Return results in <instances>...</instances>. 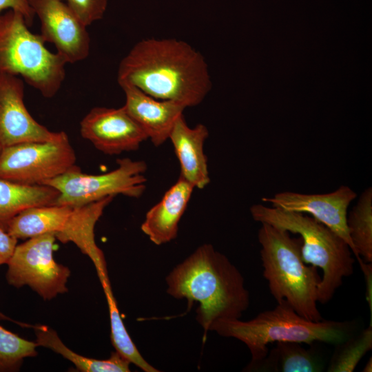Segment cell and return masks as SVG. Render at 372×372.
Segmentation results:
<instances>
[{"instance_id": "1", "label": "cell", "mask_w": 372, "mask_h": 372, "mask_svg": "<svg viewBox=\"0 0 372 372\" xmlns=\"http://www.w3.org/2000/svg\"><path fill=\"white\" fill-rule=\"evenodd\" d=\"M117 81L134 85L160 100L194 107L211 88L208 65L203 54L176 39H142L121 61Z\"/></svg>"}, {"instance_id": "7", "label": "cell", "mask_w": 372, "mask_h": 372, "mask_svg": "<svg viewBox=\"0 0 372 372\" xmlns=\"http://www.w3.org/2000/svg\"><path fill=\"white\" fill-rule=\"evenodd\" d=\"M116 162L117 167L105 174H84L77 166L43 185L51 186L59 192L54 205L78 207L118 194L141 197L146 189V163L129 158Z\"/></svg>"}, {"instance_id": "8", "label": "cell", "mask_w": 372, "mask_h": 372, "mask_svg": "<svg viewBox=\"0 0 372 372\" xmlns=\"http://www.w3.org/2000/svg\"><path fill=\"white\" fill-rule=\"evenodd\" d=\"M76 156L68 134L54 140L31 141L3 147L0 178L25 185H43L76 167Z\"/></svg>"}, {"instance_id": "4", "label": "cell", "mask_w": 372, "mask_h": 372, "mask_svg": "<svg viewBox=\"0 0 372 372\" xmlns=\"http://www.w3.org/2000/svg\"><path fill=\"white\" fill-rule=\"evenodd\" d=\"M258 240L263 276L277 303L286 302L309 320H322L317 306L321 277L316 267L303 261L300 238H292L286 230L261 223Z\"/></svg>"}, {"instance_id": "21", "label": "cell", "mask_w": 372, "mask_h": 372, "mask_svg": "<svg viewBox=\"0 0 372 372\" xmlns=\"http://www.w3.org/2000/svg\"><path fill=\"white\" fill-rule=\"evenodd\" d=\"M35 342L39 347L48 348L70 361L83 372H129L130 362L116 351L107 360H96L79 355L66 347L57 333L49 327H34Z\"/></svg>"}, {"instance_id": "18", "label": "cell", "mask_w": 372, "mask_h": 372, "mask_svg": "<svg viewBox=\"0 0 372 372\" xmlns=\"http://www.w3.org/2000/svg\"><path fill=\"white\" fill-rule=\"evenodd\" d=\"M73 207L46 205L28 208L6 223L3 227L17 239H28L52 233L55 237L66 227Z\"/></svg>"}, {"instance_id": "14", "label": "cell", "mask_w": 372, "mask_h": 372, "mask_svg": "<svg viewBox=\"0 0 372 372\" xmlns=\"http://www.w3.org/2000/svg\"><path fill=\"white\" fill-rule=\"evenodd\" d=\"M120 87L125 96L123 107L147 138L156 147L165 143L176 119L187 107L176 101L155 99L132 85Z\"/></svg>"}, {"instance_id": "16", "label": "cell", "mask_w": 372, "mask_h": 372, "mask_svg": "<svg viewBox=\"0 0 372 372\" xmlns=\"http://www.w3.org/2000/svg\"><path fill=\"white\" fill-rule=\"evenodd\" d=\"M194 187L179 176L158 203L146 213L142 231L156 245L171 242L178 234L179 222Z\"/></svg>"}, {"instance_id": "9", "label": "cell", "mask_w": 372, "mask_h": 372, "mask_svg": "<svg viewBox=\"0 0 372 372\" xmlns=\"http://www.w3.org/2000/svg\"><path fill=\"white\" fill-rule=\"evenodd\" d=\"M55 235L45 234L17 245L7 263V282L16 288L28 286L45 300L66 293L70 269L53 256Z\"/></svg>"}, {"instance_id": "3", "label": "cell", "mask_w": 372, "mask_h": 372, "mask_svg": "<svg viewBox=\"0 0 372 372\" xmlns=\"http://www.w3.org/2000/svg\"><path fill=\"white\" fill-rule=\"evenodd\" d=\"M353 325L344 321L309 320L298 314L285 302L277 303L271 310L258 313L254 318L220 319L214 322L209 331L226 338H234L249 349L252 366L265 358L268 344L290 342L310 344L322 342L338 344L353 335Z\"/></svg>"}, {"instance_id": "22", "label": "cell", "mask_w": 372, "mask_h": 372, "mask_svg": "<svg viewBox=\"0 0 372 372\" xmlns=\"http://www.w3.org/2000/svg\"><path fill=\"white\" fill-rule=\"evenodd\" d=\"M347 225L359 262H372V189L360 194L356 205L349 212Z\"/></svg>"}, {"instance_id": "27", "label": "cell", "mask_w": 372, "mask_h": 372, "mask_svg": "<svg viewBox=\"0 0 372 372\" xmlns=\"http://www.w3.org/2000/svg\"><path fill=\"white\" fill-rule=\"evenodd\" d=\"M13 10L20 12L24 17L27 25H32L34 12L28 0H0V15L5 10Z\"/></svg>"}, {"instance_id": "23", "label": "cell", "mask_w": 372, "mask_h": 372, "mask_svg": "<svg viewBox=\"0 0 372 372\" xmlns=\"http://www.w3.org/2000/svg\"><path fill=\"white\" fill-rule=\"evenodd\" d=\"M100 282L108 306L111 329L110 338L116 351L130 363L145 372L159 371L143 358L127 333L117 307L109 278H102Z\"/></svg>"}, {"instance_id": "29", "label": "cell", "mask_w": 372, "mask_h": 372, "mask_svg": "<svg viewBox=\"0 0 372 372\" xmlns=\"http://www.w3.org/2000/svg\"><path fill=\"white\" fill-rule=\"evenodd\" d=\"M360 263L361 269L363 271L366 285V296L369 303L371 313L372 308V265L371 263L364 262L362 260Z\"/></svg>"}, {"instance_id": "20", "label": "cell", "mask_w": 372, "mask_h": 372, "mask_svg": "<svg viewBox=\"0 0 372 372\" xmlns=\"http://www.w3.org/2000/svg\"><path fill=\"white\" fill-rule=\"evenodd\" d=\"M321 360L300 343L278 342L260 362L248 366L249 370L273 372H320Z\"/></svg>"}, {"instance_id": "12", "label": "cell", "mask_w": 372, "mask_h": 372, "mask_svg": "<svg viewBox=\"0 0 372 372\" xmlns=\"http://www.w3.org/2000/svg\"><path fill=\"white\" fill-rule=\"evenodd\" d=\"M24 81L19 76L0 74V147L15 144L57 138L61 132H52L38 123L24 101Z\"/></svg>"}, {"instance_id": "25", "label": "cell", "mask_w": 372, "mask_h": 372, "mask_svg": "<svg viewBox=\"0 0 372 372\" xmlns=\"http://www.w3.org/2000/svg\"><path fill=\"white\" fill-rule=\"evenodd\" d=\"M37 342L0 326V372L17 371L25 358L37 355Z\"/></svg>"}, {"instance_id": "17", "label": "cell", "mask_w": 372, "mask_h": 372, "mask_svg": "<svg viewBox=\"0 0 372 372\" xmlns=\"http://www.w3.org/2000/svg\"><path fill=\"white\" fill-rule=\"evenodd\" d=\"M114 198L108 196L82 206L73 207L65 228L56 236V239L63 243H74L91 259L96 269L107 266L104 254L95 242L94 227Z\"/></svg>"}, {"instance_id": "24", "label": "cell", "mask_w": 372, "mask_h": 372, "mask_svg": "<svg viewBox=\"0 0 372 372\" xmlns=\"http://www.w3.org/2000/svg\"><path fill=\"white\" fill-rule=\"evenodd\" d=\"M328 365V372H353L362 357L372 349L371 323L358 335L337 344Z\"/></svg>"}, {"instance_id": "26", "label": "cell", "mask_w": 372, "mask_h": 372, "mask_svg": "<svg viewBox=\"0 0 372 372\" xmlns=\"http://www.w3.org/2000/svg\"><path fill=\"white\" fill-rule=\"evenodd\" d=\"M86 27L103 18L107 0H63Z\"/></svg>"}, {"instance_id": "5", "label": "cell", "mask_w": 372, "mask_h": 372, "mask_svg": "<svg viewBox=\"0 0 372 372\" xmlns=\"http://www.w3.org/2000/svg\"><path fill=\"white\" fill-rule=\"evenodd\" d=\"M250 213L255 221L300 236L303 261L322 271L318 289V302H328L344 279L353 274L355 259L348 244L314 218L262 204L252 205Z\"/></svg>"}, {"instance_id": "13", "label": "cell", "mask_w": 372, "mask_h": 372, "mask_svg": "<svg viewBox=\"0 0 372 372\" xmlns=\"http://www.w3.org/2000/svg\"><path fill=\"white\" fill-rule=\"evenodd\" d=\"M356 197V193L349 187L341 185L334 192L327 194H305L282 192L272 197H262L261 200L285 211L311 214L343 238L355 256L347 218L348 207Z\"/></svg>"}, {"instance_id": "28", "label": "cell", "mask_w": 372, "mask_h": 372, "mask_svg": "<svg viewBox=\"0 0 372 372\" xmlns=\"http://www.w3.org/2000/svg\"><path fill=\"white\" fill-rule=\"evenodd\" d=\"M17 238L0 226V266L8 262L17 245Z\"/></svg>"}, {"instance_id": "31", "label": "cell", "mask_w": 372, "mask_h": 372, "mask_svg": "<svg viewBox=\"0 0 372 372\" xmlns=\"http://www.w3.org/2000/svg\"><path fill=\"white\" fill-rule=\"evenodd\" d=\"M1 148L0 147V152H1Z\"/></svg>"}, {"instance_id": "19", "label": "cell", "mask_w": 372, "mask_h": 372, "mask_svg": "<svg viewBox=\"0 0 372 372\" xmlns=\"http://www.w3.org/2000/svg\"><path fill=\"white\" fill-rule=\"evenodd\" d=\"M59 195L47 185H25L0 178V226L25 209L53 205Z\"/></svg>"}, {"instance_id": "2", "label": "cell", "mask_w": 372, "mask_h": 372, "mask_svg": "<svg viewBox=\"0 0 372 372\" xmlns=\"http://www.w3.org/2000/svg\"><path fill=\"white\" fill-rule=\"evenodd\" d=\"M167 293L199 304L196 319L205 337L214 322L240 319L249 305L243 276L227 257L210 244L198 247L166 278Z\"/></svg>"}, {"instance_id": "6", "label": "cell", "mask_w": 372, "mask_h": 372, "mask_svg": "<svg viewBox=\"0 0 372 372\" xmlns=\"http://www.w3.org/2000/svg\"><path fill=\"white\" fill-rule=\"evenodd\" d=\"M23 16L8 10L0 15V74L20 76L45 98H52L65 77V58L45 46L28 29Z\"/></svg>"}, {"instance_id": "15", "label": "cell", "mask_w": 372, "mask_h": 372, "mask_svg": "<svg viewBox=\"0 0 372 372\" xmlns=\"http://www.w3.org/2000/svg\"><path fill=\"white\" fill-rule=\"evenodd\" d=\"M208 136L209 131L205 125L199 123L190 127L183 114L176 119L169 136L180 164L179 176L200 189L210 182L207 158L204 152Z\"/></svg>"}, {"instance_id": "30", "label": "cell", "mask_w": 372, "mask_h": 372, "mask_svg": "<svg viewBox=\"0 0 372 372\" xmlns=\"http://www.w3.org/2000/svg\"><path fill=\"white\" fill-rule=\"evenodd\" d=\"M363 372H371L372 371V358L371 357L370 359L367 361L365 366H364L362 369Z\"/></svg>"}, {"instance_id": "11", "label": "cell", "mask_w": 372, "mask_h": 372, "mask_svg": "<svg viewBox=\"0 0 372 372\" xmlns=\"http://www.w3.org/2000/svg\"><path fill=\"white\" fill-rule=\"evenodd\" d=\"M81 136L108 155L137 150L147 136L123 107H95L80 122Z\"/></svg>"}, {"instance_id": "10", "label": "cell", "mask_w": 372, "mask_h": 372, "mask_svg": "<svg viewBox=\"0 0 372 372\" xmlns=\"http://www.w3.org/2000/svg\"><path fill=\"white\" fill-rule=\"evenodd\" d=\"M41 23V36L68 63L85 59L90 50L87 27L63 0H28Z\"/></svg>"}]
</instances>
